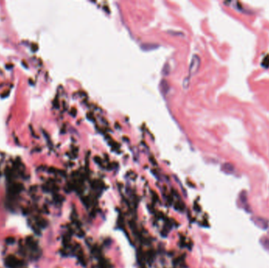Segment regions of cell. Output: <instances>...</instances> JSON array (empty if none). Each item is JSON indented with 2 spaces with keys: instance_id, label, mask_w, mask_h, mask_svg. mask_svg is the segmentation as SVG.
Segmentation results:
<instances>
[{
  "instance_id": "6da1fadb",
  "label": "cell",
  "mask_w": 269,
  "mask_h": 268,
  "mask_svg": "<svg viewBox=\"0 0 269 268\" xmlns=\"http://www.w3.org/2000/svg\"><path fill=\"white\" fill-rule=\"evenodd\" d=\"M200 64H201V59L196 54L193 55L191 62H190V68H189V74L190 76H193L197 72L200 67Z\"/></svg>"
},
{
  "instance_id": "7a4b0ae2",
  "label": "cell",
  "mask_w": 269,
  "mask_h": 268,
  "mask_svg": "<svg viewBox=\"0 0 269 268\" xmlns=\"http://www.w3.org/2000/svg\"><path fill=\"white\" fill-rule=\"evenodd\" d=\"M254 223L257 225V226H259L260 228H262V229H267L268 227V222L265 219L261 218V217H256L255 219H254Z\"/></svg>"
},
{
  "instance_id": "3957f363",
  "label": "cell",
  "mask_w": 269,
  "mask_h": 268,
  "mask_svg": "<svg viewBox=\"0 0 269 268\" xmlns=\"http://www.w3.org/2000/svg\"><path fill=\"white\" fill-rule=\"evenodd\" d=\"M261 243L264 245V247L265 249H269V239L267 237H264L263 239L261 240Z\"/></svg>"
},
{
  "instance_id": "277c9868",
  "label": "cell",
  "mask_w": 269,
  "mask_h": 268,
  "mask_svg": "<svg viewBox=\"0 0 269 268\" xmlns=\"http://www.w3.org/2000/svg\"><path fill=\"white\" fill-rule=\"evenodd\" d=\"M224 168L225 169V172H233V169H234V168H233V166L231 165V164H226L224 165Z\"/></svg>"
},
{
  "instance_id": "5b68a950",
  "label": "cell",
  "mask_w": 269,
  "mask_h": 268,
  "mask_svg": "<svg viewBox=\"0 0 269 268\" xmlns=\"http://www.w3.org/2000/svg\"><path fill=\"white\" fill-rule=\"evenodd\" d=\"M262 65L265 68L269 67V56L266 57L263 60V63H262Z\"/></svg>"
}]
</instances>
